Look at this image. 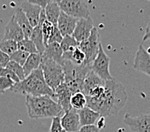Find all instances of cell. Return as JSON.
<instances>
[{
	"instance_id": "cell-22",
	"label": "cell",
	"mask_w": 150,
	"mask_h": 132,
	"mask_svg": "<svg viewBox=\"0 0 150 132\" xmlns=\"http://www.w3.org/2000/svg\"><path fill=\"white\" fill-rule=\"evenodd\" d=\"M44 11L46 14V20L51 22L54 26H57L59 16L62 12L59 3L51 1L45 8Z\"/></svg>"
},
{
	"instance_id": "cell-32",
	"label": "cell",
	"mask_w": 150,
	"mask_h": 132,
	"mask_svg": "<svg viewBox=\"0 0 150 132\" xmlns=\"http://www.w3.org/2000/svg\"><path fill=\"white\" fill-rule=\"evenodd\" d=\"M15 83L11 79L0 77V94H3L8 90H11V88L15 85Z\"/></svg>"
},
{
	"instance_id": "cell-38",
	"label": "cell",
	"mask_w": 150,
	"mask_h": 132,
	"mask_svg": "<svg viewBox=\"0 0 150 132\" xmlns=\"http://www.w3.org/2000/svg\"><path fill=\"white\" fill-rule=\"evenodd\" d=\"M28 2L30 3H32L33 5L40 6L42 8V9H45V8L46 7L48 4L51 2V0H28Z\"/></svg>"
},
{
	"instance_id": "cell-43",
	"label": "cell",
	"mask_w": 150,
	"mask_h": 132,
	"mask_svg": "<svg viewBox=\"0 0 150 132\" xmlns=\"http://www.w3.org/2000/svg\"><path fill=\"white\" fill-rule=\"evenodd\" d=\"M61 1H62V0H56V2H58V3H59V2H60Z\"/></svg>"
},
{
	"instance_id": "cell-8",
	"label": "cell",
	"mask_w": 150,
	"mask_h": 132,
	"mask_svg": "<svg viewBox=\"0 0 150 132\" xmlns=\"http://www.w3.org/2000/svg\"><path fill=\"white\" fill-rule=\"evenodd\" d=\"M109 64L110 57L105 53L100 43L99 53L91 64L92 71L103 80L108 81L113 77L109 72Z\"/></svg>"
},
{
	"instance_id": "cell-36",
	"label": "cell",
	"mask_w": 150,
	"mask_h": 132,
	"mask_svg": "<svg viewBox=\"0 0 150 132\" xmlns=\"http://www.w3.org/2000/svg\"><path fill=\"white\" fill-rule=\"evenodd\" d=\"M77 132H99V129L95 125L81 126Z\"/></svg>"
},
{
	"instance_id": "cell-2",
	"label": "cell",
	"mask_w": 150,
	"mask_h": 132,
	"mask_svg": "<svg viewBox=\"0 0 150 132\" xmlns=\"http://www.w3.org/2000/svg\"><path fill=\"white\" fill-rule=\"evenodd\" d=\"M10 90L15 94L26 96L39 97L46 95L54 99L55 98V92L46 84L40 67L32 72L23 81L15 84Z\"/></svg>"
},
{
	"instance_id": "cell-21",
	"label": "cell",
	"mask_w": 150,
	"mask_h": 132,
	"mask_svg": "<svg viewBox=\"0 0 150 132\" xmlns=\"http://www.w3.org/2000/svg\"><path fill=\"white\" fill-rule=\"evenodd\" d=\"M81 126L94 125L96 121L101 117L100 115L89 107H85L81 110H77Z\"/></svg>"
},
{
	"instance_id": "cell-28",
	"label": "cell",
	"mask_w": 150,
	"mask_h": 132,
	"mask_svg": "<svg viewBox=\"0 0 150 132\" xmlns=\"http://www.w3.org/2000/svg\"><path fill=\"white\" fill-rule=\"evenodd\" d=\"M0 50L8 55H11L18 50V43L10 40H2L0 42Z\"/></svg>"
},
{
	"instance_id": "cell-40",
	"label": "cell",
	"mask_w": 150,
	"mask_h": 132,
	"mask_svg": "<svg viewBox=\"0 0 150 132\" xmlns=\"http://www.w3.org/2000/svg\"><path fill=\"white\" fill-rule=\"evenodd\" d=\"M105 125V120L104 117H100L98 119V125H97V128L100 130V129L103 128Z\"/></svg>"
},
{
	"instance_id": "cell-24",
	"label": "cell",
	"mask_w": 150,
	"mask_h": 132,
	"mask_svg": "<svg viewBox=\"0 0 150 132\" xmlns=\"http://www.w3.org/2000/svg\"><path fill=\"white\" fill-rule=\"evenodd\" d=\"M62 57L64 60H68L78 65L83 64L86 59L85 54L79 47L75 48L74 50L71 51L64 52Z\"/></svg>"
},
{
	"instance_id": "cell-14",
	"label": "cell",
	"mask_w": 150,
	"mask_h": 132,
	"mask_svg": "<svg viewBox=\"0 0 150 132\" xmlns=\"http://www.w3.org/2000/svg\"><path fill=\"white\" fill-rule=\"evenodd\" d=\"M24 39V33L13 15L5 28V34L2 40H10L18 43Z\"/></svg>"
},
{
	"instance_id": "cell-37",
	"label": "cell",
	"mask_w": 150,
	"mask_h": 132,
	"mask_svg": "<svg viewBox=\"0 0 150 132\" xmlns=\"http://www.w3.org/2000/svg\"><path fill=\"white\" fill-rule=\"evenodd\" d=\"M10 57L9 55L3 53L0 50V67H6L7 64L9 62Z\"/></svg>"
},
{
	"instance_id": "cell-15",
	"label": "cell",
	"mask_w": 150,
	"mask_h": 132,
	"mask_svg": "<svg viewBox=\"0 0 150 132\" xmlns=\"http://www.w3.org/2000/svg\"><path fill=\"white\" fill-rule=\"evenodd\" d=\"M55 99H57V103L62 106L64 112H67L71 109V98L73 94L64 83L56 88V90H55Z\"/></svg>"
},
{
	"instance_id": "cell-6",
	"label": "cell",
	"mask_w": 150,
	"mask_h": 132,
	"mask_svg": "<svg viewBox=\"0 0 150 132\" xmlns=\"http://www.w3.org/2000/svg\"><path fill=\"white\" fill-rule=\"evenodd\" d=\"M100 35L98 29L94 27L92 30L90 37L80 43L78 47L83 52L86 59L83 65H91L99 53L100 45Z\"/></svg>"
},
{
	"instance_id": "cell-41",
	"label": "cell",
	"mask_w": 150,
	"mask_h": 132,
	"mask_svg": "<svg viewBox=\"0 0 150 132\" xmlns=\"http://www.w3.org/2000/svg\"><path fill=\"white\" fill-rule=\"evenodd\" d=\"M146 51H147V53H148L149 54H150V47L149 48V49H148V50H146Z\"/></svg>"
},
{
	"instance_id": "cell-42",
	"label": "cell",
	"mask_w": 150,
	"mask_h": 132,
	"mask_svg": "<svg viewBox=\"0 0 150 132\" xmlns=\"http://www.w3.org/2000/svg\"><path fill=\"white\" fill-rule=\"evenodd\" d=\"M59 132H66V131L64 130V129H62V130L61 131H59Z\"/></svg>"
},
{
	"instance_id": "cell-13",
	"label": "cell",
	"mask_w": 150,
	"mask_h": 132,
	"mask_svg": "<svg viewBox=\"0 0 150 132\" xmlns=\"http://www.w3.org/2000/svg\"><path fill=\"white\" fill-rule=\"evenodd\" d=\"M46 20V17L45 11H44V9H42L41 11L40 16L39 24L35 28H33L31 36L30 37V40L33 41L36 47H37V50H38V53L41 55H42V53L45 51V49H46V46H45L43 41V36H42V24Z\"/></svg>"
},
{
	"instance_id": "cell-33",
	"label": "cell",
	"mask_w": 150,
	"mask_h": 132,
	"mask_svg": "<svg viewBox=\"0 0 150 132\" xmlns=\"http://www.w3.org/2000/svg\"><path fill=\"white\" fill-rule=\"evenodd\" d=\"M0 77H8V78L12 80L16 84V83L20 82V79L18 77V76L15 75L14 72L11 71V70L8 69V68H6V67H0Z\"/></svg>"
},
{
	"instance_id": "cell-18",
	"label": "cell",
	"mask_w": 150,
	"mask_h": 132,
	"mask_svg": "<svg viewBox=\"0 0 150 132\" xmlns=\"http://www.w3.org/2000/svg\"><path fill=\"white\" fill-rule=\"evenodd\" d=\"M63 53L64 52L61 47L60 43H49L46 46L45 51L42 55V58L50 59L62 65V63L64 62L62 57Z\"/></svg>"
},
{
	"instance_id": "cell-44",
	"label": "cell",
	"mask_w": 150,
	"mask_h": 132,
	"mask_svg": "<svg viewBox=\"0 0 150 132\" xmlns=\"http://www.w3.org/2000/svg\"><path fill=\"white\" fill-rule=\"evenodd\" d=\"M51 1H52V2H56V0H51Z\"/></svg>"
},
{
	"instance_id": "cell-16",
	"label": "cell",
	"mask_w": 150,
	"mask_h": 132,
	"mask_svg": "<svg viewBox=\"0 0 150 132\" xmlns=\"http://www.w3.org/2000/svg\"><path fill=\"white\" fill-rule=\"evenodd\" d=\"M77 21H78L77 18L70 16L63 11L61 12L59 21H58V24H57V27H58L63 37L67 36V35L72 36Z\"/></svg>"
},
{
	"instance_id": "cell-23",
	"label": "cell",
	"mask_w": 150,
	"mask_h": 132,
	"mask_svg": "<svg viewBox=\"0 0 150 132\" xmlns=\"http://www.w3.org/2000/svg\"><path fill=\"white\" fill-rule=\"evenodd\" d=\"M41 59H42V55L41 54H30L28 58L26 60L25 63L23 65V69H24L25 77L29 75L30 74L33 72L34 70L40 68L41 64Z\"/></svg>"
},
{
	"instance_id": "cell-27",
	"label": "cell",
	"mask_w": 150,
	"mask_h": 132,
	"mask_svg": "<svg viewBox=\"0 0 150 132\" xmlns=\"http://www.w3.org/2000/svg\"><path fill=\"white\" fill-rule=\"evenodd\" d=\"M18 50L26 52L28 54L39 53L35 44L30 39L24 38V40L18 43Z\"/></svg>"
},
{
	"instance_id": "cell-31",
	"label": "cell",
	"mask_w": 150,
	"mask_h": 132,
	"mask_svg": "<svg viewBox=\"0 0 150 132\" xmlns=\"http://www.w3.org/2000/svg\"><path fill=\"white\" fill-rule=\"evenodd\" d=\"M29 55L30 54H28L26 52L18 50L14 53L9 55L10 60L13 61V62H15L18 63L19 65L23 66L24 65V63H25L27 59L28 58V56H29Z\"/></svg>"
},
{
	"instance_id": "cell-17",
	"label": "cell",
	"mask_w": 150,
	"mask_h": 132,
	"mask_svg": "<svg viewBox=\"0 0 150 132\" xmlns=\"http://www.w3.org/2000/svg\"><path fill=\"white\" fill-rule=\"evenodd\" d=\"M21 9L24 11L25 15L28 18L30 25L35 28L39 24L40 16L42 9L40 6L30 3L28 1H25L20 6Z\"/></svg>"
},
{
	"instance_id": "cell-19",
	"label": "cell",
	"mask_w": 150,
	"mask_h": 132,
	"mask_svg": "<svg viewBox=\"0 0 150 132\" xmlns=\"http://www.w3.org/2000/svg\"><path fill=\"white\" fill-rule=\"evenodd\" d=\"M105 84V81L100 78L96 74L94 73L91 70L84 79L82 93L86 97L96 87L99 86H103Z\"/></svg>"
},
{
	"instance_id": "cell-1",
	"label": "cell",
	"mask_w": 150,
	"mask_h": 132,
	"mask_svg": "<svg viewBox=\"0 0 150 132\" xmlns=\"http://www.w3.org/2000/svg\"><path fill=\"white\" fill-rule=\"evenodd\" d=\"M127 100L125 87L115 77L105 81V92L98 99L86 97V106L94 110L101 117L115 116L123 109Z\"/></svg>"
},
{
	"instance_id": "cell-12",
	"label": "cell",
	"mask_w": 150,
	"mask_h": 132,
	"mask_svg": "<svg viewBox=\"0 0 150 132\" xmlns=\"http://www.w3.org/2000/svg\"><path fill=\"white\" fill-rule=\"evenodd\" d=\"M61 123L66 132H77L81 127L77 110L72 108L61 117Z\"/></svg>"
},
{
	"instance_id": "cell-34",
	"label": "cell",
	"mask_w": 150,
	"mask_h": 132,
	"mask_svg": "<svg viewBox=\"0 0 150 132\" xmlns=\"http://www.w3.org/2000/svg\"><path fill=\"white\" fill-rule=\"evenodd\" d=\"M63 39L62 34L61 33L60 31L59 30L57 26L54 27L53 32L52 33L51 37H50V40L48 41V44L52 43H60L62 42Z\"/></svg>"
},
{
	"instance_id": "cell-7",
	"label": "cell",
	"mask_w": 150,
	"mask_h": 132,
	"mask_svg": "<svg viewBox=\"0 0 150 132\" xmlns=\"http://www.w3.org/2000/svg\"><path fill=\"white\" fill-rule=\"evenodd\" d=\"M61 11L75 18H87L90 11L83 0H62L59 2Z\"/></svg>"
},
{
	"instance_id": "cell-39",
	"label": "cell",
	"mask_w": 150,
	"mask_h": 132,
	"mask_svg": "<svg viewBox=\"0 0 150 132\" xmlns=\"http://www.w3.org/2000/svg\"><path fill=\"white\" fill-rule=\"evenodd\" d=\"M148 40H150V23L148 24L146 29V32H145V34L143 36V42H145Z\"/></svg>"
},
{
	"instance_id": "cell-4",
	"label": "cell",
	"mask_w": 150,
	"mask_h": 132,
	"mask_svg": "<svg viewBox=\"0 0 150 132\" xmlns=\"http://www.w3.org/2000/svg\"><path fill=\"white\" fill-rule=\"evenodd\" d=\"M64 73V84L72 94L82 92L83 81L87 74L91 71V65H75L68 60L62 63Z\"/></svg>"
},
{
	"instance_id": "cell-26",
	"label": "cell",
	"mask_w": 150,
	"mask_h": 132,
	"mask_svg": "<svg viewBox=\"0 0 150 132\" xmlns=\"http://www.w3.org/2000/svg\"><path fill=\"white\" fill-rule=\"evenodd\" d=\"M80 43L77 42L73 36H70V35L63 37L62 40L60 43V46L64 53L74 50L75 48L78 47Z\"/></svg>"
},
{
	"instance_id": "cell-11",
	"label": "cell",
	"mask_w": 150,
	"mask_h": 132,
	"mask_svg": "<svg viewBox=\"0 0 150 132\" xmlns=\"http://www.w3.org/2000/svg\"><path fill=\"white\" fill-rule=\"evenodd\" d=\"M93 28V21L90 17L87 18L78 19L72 36L77 42L81 43L90 37Z\"/></svg>"
},
{
	"instance_id": "cell-29",
	"label": "cell",
	"mask_w": 150,
	"mask_h": 132,
	"mask_svg": "<svg viewBox=\"0 0 150 132\" xmlns=\"http://www.w3.org/2000/svg\"><path fill=\"white\" fill-rule=\"evenodd\" d=\"M54 27H55V26L52 24L51 22H50L47 20H46L43 23H42V36H43L44 44H45V46H46L48 45V41H49V40H50L52 32H53Z\"/></svg>"
},
{
	"instance_id": "cell-9",
	"label": "cell",
	"mask_w": 150,
	"mask_h": 132,
	"mask_svg": "<svg viewBox=\"0 0 150 132\" xmlns=\"http://www.w3.org/2000/svg\"><path fill=\"white\" fill-rule=\"evenodd\" d=\"M124 122L133 132H150V114H145L133 117L126 113Z\"/></svg>"
},
{
	"instance_id": "cell-45",
	"label": "cell",
	"mask_w": 150,
	"mask_h": 132,
	"mask_svg": "<svg viewBox=\"0 0 150 132\" xmlns=\"http://www.w3.org/2000/svg\"><path fill=\"white\" fill-rule=\"evenodd\" d=\"M147 1H149V2H150V0H147Z\"/></svg>"
},
{
	"instance_id": "cell-3",
	"label": "cell",
	"mask_w": 150,
	"mask_h": 132,
	"mask_svg": "<svg viewBox=\"0 0 150 132\" xmlns=\"http://www.w3.org/2000/svg\"><path fill=\"white\" fill-rule=\"evenodd\" d=\"M26 107L28 116L33 119L61 116L64 112L57 101L50 96H26Z\"/></svg>"
},
{
	"instance_id": "cell-25",
	"label": "cell",
	"mask_w": 150,
	"mask_h": 132,
	"mask_svg": "<svg viewBox=\"0 0 150 132\" xmlns=\"http://www.w3.org/2000/svg\"><path fill=\"white\" fill-rule=\"evenodd\" d=\"M71 105L76 110H81L87 106L86 97L82 92H77L72 94L71 98Z\"/></svg>"
},
{
	"instance_id": "cell-35",
	"label": "cell",
	"mask_w": 150,
	"mask_h": 132,
	"mask_svg": "<svg viewBox=\"0 0 150 132\" xmlns=\"http://www.w3.org/2000/svg\"><path fill=\"white\" fill-rule=\"evenodd\" d=\"M63 128L62 126V123H61V116H56V117L52 118L50 132H59Z\"/></svg>"
},
{
	"instance_id": "cell-30",
	"label": "cell",
	"mask_w": 150,
	"mask_h": 132,
	"mask_svg": "<svg viewBox=\"0 0 150 132\" xmlns=\"http://www.w3.org/2000/svg\"><path fill=\"white\" fill-rule=\"evenodd\" d=\"M6 68L11 70L14 73L18 76L20 81H23L25 78V75H24V69H23V66L19 65L18 63L13 62V61H9V62L8 63Z\"/></svg>"
},
{
	"instance_id": "cell-20",
	"label": "cell",
	"mask_w": 150,
	"mask_h": 132,
	"mask_svg": "<svg viewBox=\"0 0 150 132\" xmlns=\"http://www.w3.org/2000/svg\"><path fill=\"white\" fill-rule=\"evenodd\" d=\"M14 15H15V20L18 22V24L20 26L22 31L24 33V38L30 39V36H31L32 32H33V28L30 25L29 21H28V18L24 13V11L21 9L20 7L17 8Z\"/></svg>"
},
{
	"instance_id": "cell-5",
	"label": "cell",
	"mask_w": 150,
	"mask_h": 132,
	"mask_svg": "<svg viewBox=\"0 0 150 132\" xmlns=\"http://www.w3.org/2000/svg\"><path fill=\"white\" fill-rule=\"evenodd\" d=\"M40 67L42 69L46 84L54 92L57 87L64 83V73L62 65L42 58Z\"/></svg>"
},
{
	"instance_id": "cell-10",
	"label": "cell",
	"mask_w": 150,
	"mask_h": 132,
	"mask_svg": "<svg viewBox=\"0 0 150 132\" xmlns=\"http://www.w3.org/2000/svg\"><path fill=\"white\" fill-rule=\"evenodd\" d=\"M134 68L139 72L150 76V54L140 44L136 53L134 61Z\"/></svg>"
}]
</instances>
